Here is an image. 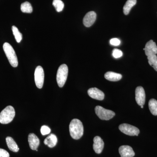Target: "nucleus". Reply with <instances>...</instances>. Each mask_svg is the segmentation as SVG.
<instances>
[{
	"instance_id": "nucleus-1",
	"label": "nucleus",
	"mask_w": 157,
	"mask_h": 157,
	"mask_svg": "<svg viewBox=\"0 0 157 157\" xmlns=\"http://www.w3.org/2000/svg\"><path fill=\"white\" fill-rule=\"evenodd\" d=\"M70 135L73 139L78 140L83 135L84 129L81 121L77 119L72 120L69 126Z\"/></svg>"
},
{
	"instance_id": "nucleus-2",
	"label": "nucleus",
	"mask_w": 157,
	"mask_h": 157,
	"mask_svg": "<svg viewBox=\"0 0 157 157\" xmlns=\"http://www.w3.org/2000/svg\"><path fill=\"white\" fill-rule=\"evenodd\" d=\"M3 47L10 64L13 67H17L18 66V60L14 48L8 42L4 43Z\"/></svg>"
},
{
	"instance_id": "nucleus-3",
	"label": "nucleus",
	"mask_w": 157,
	"mask_h": 157,
	"mask_svg": "<svg viewBox=\"0 0 157 157\" xmlns=\"http://www.w3.org/2000/svg\"><path fill=\"white\" fill-rule=\"evenodd\" d=\"M15 112L14 107L7 106L0 113V123L2 124L10 123L15 116Z\"/></svg>"
},
{
	"instance_id": "nucleus-4",
	"label": "nucleus",
	"mask_w": 157,
	"mask_h": 157,
	"mask_svg": "<svg viewBox=\"0 0 157 157\" xmlns=\"http://www.w3.org/2000/svg\"><path fill=\"white\" fill-rule=\"evenodd\" d=\"M68 74V68L66 64H62L59 67L56 75V80L60 87H63L65 84Z\"/></svg>"
},
{
	"instance_id": "nucleus-5",
	"label": "nucleus",
	"mask_w": 157,
	"mask_h": 157,
	"mask_svg": "<svg viewBox=\"0 0 157 157\" xmlns=\"http://www.w3.org/2000/svg\"><path fill=\"white\" fill-rule=\"evenodd\" d=\"M95 110L96 114L102 120H109L115 115V113L113 111L105 109L100 106H96Z\"/></svg>"
},
{
	"instance_id": "nucleus-6",
	"label": "nucleus",
	"mask_w": 157,
	"mask_h": 157,
	"mask_svg": "<svg viewBox=\"0 0 157 157\" xmlns=\"http://www.w3.org/2000/svg\"><path fill=\"white\" fill-rule=\"evenodd\" d=\"M121 132L129 136H138L140 131L138 128L127 124H123L119 126Z\"/></svg>"
},
{
	"instance_id": "nucleus-7",
	"label": "nucleus",
	"mask_w": 157,
	"mask_h": 157,
	"mask_svg": "<svg viewBox=\"0 0 157 157\" xmlns=\"http://www.w3.org/2000/svg\"><path fill=\"white\" fill-rule=\"evenodd\" d=\"M34 76L35 82L37 87L39 89L42 88L44 84V72L42 67L39 66L36 68Z\"/></svg>"
},
{
	"instance_id": "nucleus-8",
	"label": "nucleus",
	"mask_w": 157,
	"mask_h": 157,
	"mask_svg": "<svg viewBox=\"0 0 157 157\" xmlns=\"http://www.w3.org/2000/svg\"><path fill=\"white\" fill-rule=\"evenodd\" d=\"M135 100L139 106H144L145 102V93L142 86H138L135 90Z\"/></svg>"
},
{
	"instance_id": "nucleus-9",
	"label": "nucleus",
	"mask_w": 157,
	"mask_h": 157,
	"mask_svg": "<svg viewBox=\"0 0 157 157\" xmlns=\"http://www.w3.org/2000/svg\"><path fill=\"white\" fill-rule=\"evenodd\" d=\"M97 17V14L94 11L88 12L86 14L83 19V24L86 27H90L94 24Z\"/></svg>"
},
{
	"instance_id": "nucleus-10",
	"label": "nucleus",
	"mask_w": 157,
	"mask_h": 157,
	"mask_svg": "<svg viewBox=\"0 0 157 157\" xmlns=\"http://www.w3.org/2000/svg\"><path fill=\"white\" fill-rule=\"evenodd\" d=\"M88 94L91 98L99 101H102L104 98V93L97 88H90L88 90Z\"/></svg>"
},
{
	"instance_id": "nucleus-11",
	"label": "nucleus",
	"mask_w": 157,
	"mask_h": 157,
	"mask_svg": "<svg viewBox=\"0 0 157 157\" xmlns=\"http://www.w3.org/2000/svg\"><path fill=\"white\" fill-rule=\"evenodd\" d=\"M143 49L145 51V55L147 56L157 54V46L155 42L152 40H150L146 43L145 48Z\"/></svg>"
},
{
	"instance_id": "nucleus-12",
	"label": "nucleus",
	"mask_w": 157,
	"mask_h": 157,
	"mask_svg": "<svg viewBox=\"0 0 157 157\" xmlns=\"http://www.w3.org/2000/svg\"><path fill=\"white\" fill-rule=\"evenodd\" d=\"M119 152L121 157H133L135 153L131 146L128 145H123L119 148Z\"/></svg>"
},
{
	"instance_id": "nucleus-13",
	"label": "nucleus",
	"mask_w": 157,
	"mask_h": 157,
	"mask_svg": "<svg viewBox=\"0 0 157 157\" xmlns=\"http://www.w3.org/2000/svg\"><path fill=\"white\" fill-rule=\"evenodd\" d=\"M104 142L101 137L96 136L94 139L93 148L96 153L101 154L104 147Z\"/></svg>"
},
{
	"instance_id": "nucleus-14",
	"label": "nucleus",
	"mask_w": 157,
	"mask_h": 157,
	"mask_svg": "<svg viewBox=\"0 0 157 157\" xmlns=\"http://www.w3.org/2000/svg\"><path fill=\"white\" fill-rule=\"evenodd\" d=\"M28 141L30 147L33 150L37 149L39 145V140L36 135L33 133H31L29 135Z\"/></svg>"
},
{
	"instance_id": "nucleus-15",
	"label": "nucleus",
	"mask_w": 157,
	"mask_h": 157,
	"mask_svg": "<svg viewBox=\"0 0 157 157\" xmlns=\"http://www.w3.org/2000/svg\"><path fill=\"white\" fill-rule=\"evenodd\" d=\"M57 141L56 136L54 134H52L45 138L44 143L48 147L52 148L56 145Z\"/></svg>"
},
{
	"instance_id": "nucleus-16",
	"label": "nucleus",
	"mask_w": 157,
	"mask_h": 157,
	"mask_svg": "<svg viewBox=\"0 0 157 157\" xmlns=\"http://www.w3.org/2000/svg\"><path fill=\"white\" fill-rule=\"evenodd\" d=\"M104 77L107 80L110 81H118L122 78V76L119 73L113 72H107L104 75Z\"/></svg>"
},
{
	"instance_id": "nucleus-17",
	"label": "nucleus",
	"mask_w": 157,
	"mask_h": 157,
	"mask_svg": "<svg viewBox=\"0 0 157 157\" xmlns=\"http://www.w3.org/2000/svg\"><path fill=\"white\" fill-rule=\"evenodd\" d=\"M6 141L8 147L10 150L14 152H17L19 150V147L12 137H6Z\"/></svg>"
},
{
	"instance_id": "nucleus-18",
	"label": "nucleus",
	"mask_w": 157,
	"mask_h": 157,
	"mask_svg": "<svg viewBox=\"0 0 157 157\" xmlns=\"http://www.w3.org/2000/svg\"><path fill=\"white\" fill-rule=\"evenodd\" d=\"M137 3V0H128L123 7L124 14L128 15L130 13L131 9Z\"/></svg>"
},
{
	"instance_id": "nucleus-19",
	"label": "nucleus",
	"mask_w": 157,
	"mask_h": 157,
	"mask_svg": "<svg viewBox=\"0 0 157 157\" xmlns=\"http://www.w3.org/2000/svg\"><path fill=\"white\" fill-rule=\"evenodd\" d=\"M149 108L152 114L157 116V101L155 99H151L148 103Z\"/></svg>"
},
{
	"instance_id": "nucleus-20",
	"label": "nucleus",
	"mask_w": 157,
	"mask_h": 157,
	"mask_svg": "<svg viewBox=\"0 0 157 157\" xmlns=\"http://www.w3.org/2000/svg\"><path fill=\"white\" fill-rule=\"evenodd\" d=\"M21 10L23 13H31L33 12V7L29 2L23 3L21 6Z\"/></svg>"
},
{
	"instance_id": "nucleus-21",
	"label": "nucleus",
	"mask_w": 157,
	"mask_h": 157,
	"mask_svg": "<svg viewBox=\"0 0 157 157\" xmlns=\"http://www.w3.org/2000/svg\"><path fill=\"white\" fill-rule=\"evenodd\" d=\"M148 63L152 67L155 71H157V56L156 55H151L147 56Z\"/></svg>"
},
{
	"instance_id": "nucleus-22",
	"label": "nucleus",
	"mask_w": 157,
	"mask_h": 157,
	"mask_svg": "<svg viewBox=\"0 0 157 157\" xmlns=\"http://www.w3.org/2000/svg\"><path fill=\"white\" fill-rule=\"evenodd\" d=\"M12 30L16 41L18 43H19L22 39V34L19 32L18 29L15 26H13L12 27Z\"/></svg>"
},
{
	"instance_id": "nucleus-23",
	"label": "nucleus",
	"mask_w": 157,
	"mask_h": 157,
	"mask_svg": "<svg viewBox=\"0 0 157 157\" xmlns=\"http://www.w3.org/2000/svg\"><path fill=\"white\" fill-rule=\"evenodd\" d=\"M52 5L57 12H61L63 11L64 7V4L61 0H53Z\"/></svg>"
},
{
	"instance_id": "nucleus-24",
	"label": "nucleus",
	"mask_w": 157,
	"mask_h": 157,
	"mask_svg": "<svg viewBox=\"0 0 157 157\" xmlns=\"http://www.w3.org/2000/svg\"><path fill=\"white\" fill-rule=\"evenodd\" d=\"M112 55L115 58H119L123 56V52L121 51L117 48H115L113 51Z\"/></svg>"
},
{
	"instance_id": "nucleus-25",
	"label": "nucleus",
	"mask_w": 157,
	"mask_h": 157,
	"mask_svg": "<svg viewBox=\"0 0 157 157\" xmlns=\"http://www.w3.org/2000/svg\"><path fill=\"white\" fill-rule=\"evenodd\" d=\"M51 132V129L49 127L47 126H42L41 128V134L42 135H48Z\"/></svg>"
},
{
	"instance_id": "nucleus-26",
	"label": "nucleus",
	"mask_w": 157,
	"mask_h": 157,
	"mask_svg": "<svg viewBox=\"0 0 157 157\" xmlns=\"http://www.w3.org/2000/svg\"><path fill=\"white\" fill-rule=\"evenodd\" d=\"M110 43L111 45H114V46H117L120 44L121 41L119 39L117 38H113L110 40Z\"/></svg>"
},
{
	"instance_id": "nucleus-27",
	"label": "nucleus",
	"mask_w": 157,
	"mask_h": 157,
	"mask_svg": "<svg viewBox=\"0 0 157 157\" xmlns=\"http://www.w3.org/2000/svg\"><path fill=\"white\" fill-rule=\"evenodd\" d=\"M9 153L3 149L0 148V157H9Z\"/></svg>"
},
{
	"instance_id": "nucleus-28",
	"label": "nucleus",
	"mask_w": 157,
	"mask_h": 157,
	"mask_svg": "<svg viewBox=\"0 0 157 157\" xmlns=\"http://www.w3.org/2000/svg\"><path fill=\"white\" fill-rule=\"evenodd\" d=\"M141 107V108H143L144 106H140Z\"/></svg>"
}]
</instances>
